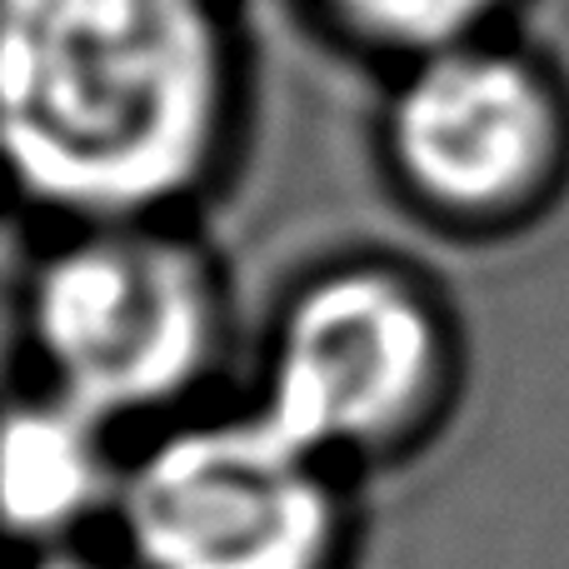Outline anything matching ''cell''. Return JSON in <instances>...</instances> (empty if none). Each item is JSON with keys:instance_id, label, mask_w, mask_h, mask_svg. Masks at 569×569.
<instances>
[{"instance_id": "1", "label": "cell", "mask_w": 569, "mask_h": 569, "mask_svg": "<svg viewBox=\"0 0 569 569\" xmlns=\"http://www.w3.org/2000/svg\"><path fill=\"white\" fill-rule=\"evenodd\" d=\"M236 116L230 0H0V180L66 230L176 220Z\"/></svg>"}, {"instance_id": "3", "label": "cell", "mask_w": 569, "mask_h": 569, "mask_svg": "<svg viewBox=\"0 0 569 569\" xmlns=\"http://www.w3.org/2000/svg\"><path fill=\"white\" fill-rule=\"evenodd\" d=\"M455 380L460 340L440 295L395 260H345L284 300L250 405L350 475L415 450Z\"/></svg>"}, {"instance_id": "6", "label": "cell", "mask_w": 569, "mask_h": 569, "mask_svg": "<svg viewBox=\"0 0 569 569\" xmlns=\"http://www.w3.org/2000/svg\"><path fill=\"white\" fill-rule=\"evenodd\" d=\"M126 460L116 430L40 390L0 410V550L40 555L110 535Z\"/></svg>"}, {"instance_id": "5", "label": "cell", "mask_w": 569, "mask_h": 569, "mask_svg": "<svg viewBox=\"0 0 569 569\" xmlns=\"http://www.w3.org/2000/svg\"><path fill=\"white\" fill-rule=\"evenodd\" d=\"M380 150L410 206L440 226H525L569 176V100L530 50L460 40L400 66Z\"/></svg>"}, {"instance_id": "7", "label": "cell", "mask_w": 569, "mask_h": 569, "mask_svg": "<svg viewBox=\"0 0 569 569\" xmlns=\"http://www.w3.org/2000/svg\"><path fill=\"white\" fill-rule=\"evenodd\" d=\"M335 36L405 60L495 36L515 0H310Z\"/></svg>"}, {"instance_id": "8", "label": "cell", "mask_w": 569, "mask_h": 569, "mask_svg": "<svg viewBox=\"0 0 569 569\" xmlns=\"http://www.w3.org/2000/svg\"><path fill=\"white\" fill-rule=\"evenodd\" d=\"M0 569H136V565L116 545L86 540V545H60V550H40V555H16Z\"/></svg>"}, {"instance_id": "4", "label": "cell", "mask_w": 569, "mask_h": 569, "mask_svg": "<svg viewBox=\"0 0 569 569\" xmlns=\"http://www.w3.org/2000/svg\"><path fill=\"white\" fill-rule=\"evenodd\" d=\"M110 545L136 569H350V475L256 405L180 415L126 455Z\"/></svg>"}, {"instance_id": "2", "label": "cell", "mask_w": 569, "mask_h": 569, "mask_svg": "<svg viewBox=\"0 0 569 569\" xmlns=\"http://www.w3.org/2000/svg\"><path fill=\"white\" fill-rule=\"evenodd\" d=\"M220 266L176 220L70 226L26 280L40 390L106 430L190 415L226 355Z\"/></svg>"}]
</instances>
